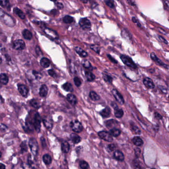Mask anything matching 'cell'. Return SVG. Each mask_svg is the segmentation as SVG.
Masks as SVG:
<instances>
[{
    "mask_svg": "<svg viewBox=\"0 0 169 169\" xmlns=\"http://www.w3.org/2000/svg\"><path fill=\"white\" fill-rule=\"evenodd\" d=\"M43 160L46 165H50L52 163V158L49 154H45L43 156Z\"/></svg>",
    "mask_w": 169,
    "mask_h": 169,
    "instance_id": "cell-33",
    "label": "cell"
},
{
    "mask_svg": "<svg viewBox=\"0 0 169 169\" xmlns=\"http://www.w3.org/2000/svg\"><path fill=\"white\" fill-rule=\"evenodd\" d=\"M143 84L145 87L149 89H152L155 88L154 83L152 79H151L149 77H146L143 79Z\"/></svg>",
    "mask_w": 169,
    "mask_h": 169,
    "instance_id": "cell-10",
    "label": "cell"
},
{
    "mask_svg": "<svg viewBox=\"0 0 169 169\" xmlns=\"http://www.w3.org/2000/svg\"><path fill=\"white\" fill-rule=\"evenodd\" d=\"M30 105L31 106L34 107V108H38L39 107L38 103L37 102V101L36 100H35V99L31 100L30 101Z\"/></svg>",
    "mask_w": 169,
    "mask_h": 169,
    "instance_id": "cell-39",
    "label": "cell"
},
{
    "mask_svg": "<svg viewBox=\"0 0 169 169\" xmlns=\"http://www.w3.org/2000/svg\"><path fill=\"white\" fill-rule=\"evenodd\" d=\"M82 2L83 3L86 4V3H87V2H88V1H82Z\"/></svg>",
    "mask_w": 169,
    "mask_h": 169,
    "instance_id": "cell-54",
    "label": "cell"
},
{
    "mask_svg": "<svg viewBox=\"0 0 169 169\" xmlns=\"http://www.w3.org/2000/svg\"><path fill=\"white\" fill-rule=\"evenodd\" d=\"M48 87L46 85L43 84L41 86L40 88L39 95L40 96L42 97H45L47 96V95L48 94Z\"/></svg>",
    "mask_w": 169,
    "mask_h": 169,
    "instance_id": "cell-17",
    "label": "cell"
},
{
    "mask_svg": "<svg viewBox=\"0 0 169 169\" xmlns=\"http://www.w3.org/2000/svg\"><path fill=\"white\" fill-rule=\"evenodd\" d=\"M2 58L0 57V64L2 63Z\"/></svg>",
    "mask_w": 169,
    "mask_h": 169,
    "instance_id": "cell-55",
    "label": "cell"
},
{
    "mask_svg": "<svg viewBox=\"0 0 169 169\" xmlns=\"http://www.w3.org/2000/svg\"><path fill=\"white\" fill-rule=\"evenodd\" d=\"M104 2L105 3L106 5L110 7L111 9H114L115 6V4H114V2L113 1H105Z\"/></svg>",
    "mask_w": 169,
    "mask_h": 169,
    "instance_id": "cell-38",
    "label": "cell"
},
{
    "mask_svg": "<svg viewBox=\"0 0 169 169\" xmlns=\"http://www.w3.org/2000/svg\"><path fill=\"white\" fill-rule=\"evenodd\" d=\"M79 166L81 169H89L90 167L87 162L82 160L79 162Z\"/></svg>",
    "mask_w": 169,
    "mask_h": 169,
    "instance_id": "cell-34",
    "label": "cell"
},
{
    "mask_svg": "<svg viewBox=\"0 0 169 169\" xmlns=\"http://www.w3.org/2000/svg\"><path fill=\"white\" fill-rule=\"evenodd\" d=\"M158 38L160 39V40L162 42H163L164 43L166 44V45H168V42L166 40V39H165L163 37H162V36H160V35H159L158 36Z\"/></svg>",
    "mask_w": 169,
    "mask_h": 169,
    "instance_id": "cell-48",
    "label": "cell"
},
{
    "mask_svg": "<svg viewBox=\"0 0 169 169\" xmlns=\"http://www.w3.org/2000/svg\"><path fill=\"white\" fill-rule=\"evenodd\" d=\"M99 136L103 140L107 142H111L113 141V138L110 133L106 131H101L98 132Z\"/></svg>",
    "mask_w": 169,
    "mask_h": 169,
    "instance_id": "cell-5",
    "label": "cell"
},
{
    "mask_svg": "<svg viewBox=\"0 0 169 169\" xmlns=\"http://www.w3.org/2000/svg\"><path fill=\"white\" fill-rule=\"evenodd\" d=\"M158 87H159L160 90L162 92H163V93H164V94H167V93L168 90H167V88L165 87V86H162V85H160V86H159Z\"/></svg>",
    "mask_w": 169,
    "mask_h": 169,
    "instance_id": "cell-41",
    "label": "cell"
},
{
    "mask_svg": "<svg viewBox=\"0 0 169 169\" xmlns=\"http://www.w3.org/2000/svg\"><path fill=\"white\" fill-rule=\"evenodd\" d=\"M70 146L68 142H63L61 145V150L65 153H68L69 151Z\"/></svg>",
    "mask_w": 169,
    "mask_h": 169,
    "instance_id": "cell-22",
    "label": "cell"
},
{
    "mask_svg": "<svg viewBox=\"0 0 169 169\" xmlns=\"http://www.w3.org/2000/svg\"><path fill=\"white\" fill-rule=\"evenodd\" d=\"M42 121L46 128L48 130H51L53 127V123H52V120H50L46 117H44L42 119Z\"/></svg>",
    "mask_w": 169,
    "mask_h": 169,
    "instance_id": "cell-13",
    "label": "cell"
},
{
    "mask_svg": "<svg viewBox=\"0 0 169 169\" xmlns=\"http://www.w3.org/2000/svg\"><path fill=\"white\" fill-rule=\"evenodd\" d=\"M29 146L31 151L34 155L37 154L38 151V144L35 138H31L29 141Z\"/></svg>",
    "mask_w": 169,
    "mask_h": 169,
    "instance_id": "cell-3",
    "label": "cell"
},
{
    "mask_svg": "<svg viewBox=\"0 0 169 169\" xmlns=\"http://www.w3.org/2000/svg\"><path fill=\"white\" fill-rule=\"evenodd\" d=\"M100 114L103 118H108L111 114L110 108L108 107H106L105 108L100 112Z\"/></svg>",
    "mask_w": 169,
    "mask_h": 169,
    "instance_id": "cell-19",
    "label": "cell"
},
{
    "mask_svg": "<svg viewBox=\"0 0 169 169\" xmlns=\"http://www.w3.org/2000/svg\"><path fill=\"white\" fill-rule=\"evenodd\" d=\"M69 126L74 132L80 133L83 130V126L81 123L77 120L72 121L69 124Z\"/></svg>",
    "mask_w": 169,
    "mask_h": 169,
    "instance_id": "cell-2",
    "label": "cell"
},
{
    "mask_svg": "<svg viewBox=\"0 0 169 169\" xmlns=\"http://www.w3.org/2000/svg\"><path fill=\"white\" fill-rule=\"evenodd\" d=\"M48 73L49 74V75L52 77H56V73L55 72V71L53 70V69H49L48 71Z\"/></svg>",
    "mask_w": 169,
    "mask_h": 169,
    "instance_id": "cell-46",
    "label": "cell"
},
{
    "mask_svg": "<svg viewBox=\"0 0 169 169\" xmlns=\"http://www.w3.org/2000/svg\"><path fill=\"white\" fill-rule=\"evenodd\" d=\"M89 96L90 98L94 101H98L100 99V96L96 92L94 91H91L89 92Z\"/></svg>",
    "mask_w": 169,
    "mask_h": 169,
    "instance_id": "cell-24",
    "label": "cell"
},
{
    "mask_svg": "<svg viewBox=\"0 0 169 169\" xmlns=\"http://www.w3.org/2000/svg\"><path fill=\"white\" fill-rule=\"evenodd\" d=\"M0 169H5V165L0 163Z\"/></svg>",
    "mask_w": 169,
    "mask_h": 169,
    "instance_id": "cell-52",
    "label": "cell"
},
{
    "mask_svg": "<svg viewBox=\"0 0 169 169\" xmlns=\"http://www.w3.org/2000/svg\"><path fill=\"white\" fill-rule=\"evenodd\" d=\"M1 156H2V153L1 152V151H0V157H1Z\"/></svg>",
    "mask_w": 169,
    "mask_h": 169,
    "instance_id": "cell-56",
    "label": "cell"
},
{
    "mask_svg": "<svg viewBox=\"0 0 169 169\" xmlns=\"http://www.w3.org/2000/svg\"><path fill=\"white\" fill-rule=\"evenodd\" d=\"M155 169V168H152V169Z\"/></svg>",
    "mask_w": 169,
    "mask_h": 169,
    "instance_id": "cell-57",
    "label": "cell"
},
{
    "mask_svg": "<svg viewBox=\"0 0 169 169\" xmlns=\"http://www.w3.org/2000/svg\"><path fill=\"white\" fill-rule=\"evenodd\" d=\"M112 93L115 97L116 101L118 102L120 104L123 105L125 103V100L124 97L122 96L120 92H119L116 89H113L112 90Z\"/></svg>",
    "mask_w": 169,
    "mask_h": 169,
    "instance_id": "cell-6",
    "label": "cell"
},
{
    "mask_svg": "<svg viewBox=\"0 0 169 169\" xmlns=\"http://www.w3.org/2000/svg\"><path fill=\"white\" fill-rule=\"evenodd\" d=\"M120 59L121 61L127 67L133 69H136L137 68V65L133 61L132 59L128 56L125 55H121L120 56Z\"/></svg>",
    "mask_w": 169,
    "mask_h": 169,
    "instance_id": "cell-1",
    "label": "cell"
},
{
    "mask_svg": "<svg viewBox=\"0 0 169 169\" xmlns=\"http://www.w3.org/2000/svg\"><path fill=\"white\" fill-rule=\"evenodd\" d=\"M74 50L75 51L76 53L80 57L82 58H86L88 56V53L87 52L83 50L82 48L79 47H76L74 48Z\"/></svg>",
    "mask_w": 169,
    "mask_h": 169,
    "instance_id": "cell-16",
    "label": "cell"
},
{
    "mask_svg": "<svg viewBox=\"0 0 169 169\" xmlns=\"http://www.w3.org/2000/svg\"><path fill=\"white\" fill-rule=\"evenodd\" d=\"M63 22L66 24H71L74 21V18L70 15H66L63 17Z\"/></svg>",
    "mask_w": 169,
    "mask_h": 169,
    "instance_id": "cell-31",
    "label": "cell"
},
{
    "mask_svg": "<svg viewBox=\"0 0 169 169\" xmlns=\"http://www.w3.org/2000/svg\"><path fill=\"white\" fill-rule=\"evenodd\" d=\"M0 5L2 7H8L10 5V3L8 1H0Z\"/></svg>",
    "mask_w": 169,
    "mask_h": 169,
    "instance_id": "cell-40",
    "label": "cell"
},
{
    "mask_svg": "<svg viewBox=\"0 0 169 169\" xmlns=\"http://www.w3.org/2000/svg\"><path fill=\"white\" fill-rule=\"evenodd\" d=\"M82 65L84 68L88 69L90 71H92L93 69V68L91 63H90V62L86 59H84L82 60Z\"/></svg>",
    "mask_w": 169,
    "mask_h": 169,
    "instance_id": "cell-23",
    "label": "cell"
},
{
    "mask_svg": "<svg viewBox=\"0 0 169 169\" xmlns=\"http://www.w3.org/2000/svg\"><path fill=\"white\" fill-rule=\"evenodd\" d=\"M15 14L19 16L21 19H24L25 18V15L21 10L19 9L18 8H15L14 10Z\"/></svg>",
    "mask_w": 169,
    "mask_h": 169,
    "instance_id": "cell-30",
    "label": "cell"
},
{
    "mask_svg": "<svg viewBox=\"0 0 169 169\" xmlns=\"http://www.w3.org/2000/svg\"><path fill=\"white\" fill-rule=\"evenodd\" d=\"M131 130L135 134L140 135L141 131L139 130V129L137 126H135L134 124L133 125H131Z\"/></svg>",
    "mask_w": 169,
    "mask_h": 169,
    "instance_id": "cell-36",
    "label": "cell"
},
{
    "mask_svg": "<svg viewBox=\"0 0 169 169\" xmlns=\"http://www.w3.org/2000/svg\"><path fill=\"white\" fill-rule=\"evenodd\" d=\"M121 131L120 130L116 129V128H113L110 131V134L113 136L114 137H118L121 135Z\"/></svg>",
    "mask_w": 169,
    "mask_h": 169,
    "instance_id": "cell-32",
    "label": "cell"
},
{
    "mask_svg": "<svg viewBox=\"0 0 169 169\" xmlns=\"http://www.w3.org/2000/svg\"><path fill=\"white\" fill-rule=\"evenodd\" d=\"M79 25L82 29L85 30L90 29L91 26L90 21L86 18L80 19L79 21Z\"/></svg>",
    "mask_w": 169,
    "mask_h": 169,
    "instance_id": "cell-4",
    "label": "cell"
},
{
    "mask_svg": "<svg viewBox=\"0 0 169 169\" xmlns=\"http://www.w3.org/2000/svg\"><path fill=\"white\" fill-rule=\"evenodd\" d=\"M62 88L63 90H65L67 92H72L74 90L73 85L71 83H69V82H66L65 84H63L62 85Z\"/></svg>",
    "mask_w": 169,
    "mask_h": 169,
    "instance_id": "cell-21",
    "label": "cell"
},
{
    "mask_svg": "<svg viewBox=\"0 0 169 169\" xmlns=\"http://www.w3.org/2000/svg\"><path fill=\"white\" fill-rule=\"evenodd\" d=\"M155 116L158 120H162L163 118L162 116H161L159 113H158L157 112L155 113Z\"/></svg>",
    "mask_w": 169,
    "mask_h": 169,
    "instance_id": "cell-49",
    "label": "cell"
},
{
    "mask_svg": "<svg viewBox=\"0 0 169 169\" xmlns=\"http://www.w3.org/2000/svg\"><path fill=\"white\" fill-rule=\"evenodd\" d=\"M40 64L41 66L44 68H48L50 65V62L48 59L43 58L40 60Z\"/></svg>",
    "mask_w": 169,
    "mask_h": 169,
    "instance_id": "cell-27",
    "label": "cell"
},
{
    "mask_svg": "<svg viewBox=\"0 0 169 169\" xmlns=\"http://www.w3.org/2000/svg\"><path fill=\"white\" fill-rule=\"evenodd\" d=\"M0 102H4L3 99L2 98V97H1V96H0Z\"/></svg>",
    "mask_w": 169,
    "mask_h": 169,
    "instance_id": "cell-53",
    "label": "cell"
},
{
    "mask_svg": "<svg viewBox=\"0 0 169 169\" xmlns=\"http://www.w3.org/2000/svg\"><path fill=\"white\" fill-rule=\"evenodd\" d=\"M70 138L74 144H78L81 141V138L75 133H72L70 135Z\"/></svg>",
    "mask_w": 169,
    "mask_h": 169,
    "instance_id": "cell-15",
    "label": "cell"
},
{
    "mask_svg": "<svg viewBox=\"0 0 169 169\" xmlns=\"http://www.w3.org/2000/svg\"><path fill=\"white\" fill-rule=\"evenodd\" d=\"M18 90L20 94L23 97H26L28 93V90L27 87L24 84H19L18 85Z\"/></svg>",
    "mask_w": 169,
    "mask_h": 169,
    "instance_id": "cell-11",
    "label": "cell"
},
{
    "mask_svg": "<svg viewBox=\"0 0 169 169\" xmlns=\"http://www.w3.org/2000/svg\"><path fill=\"white\" fill-rule=\"evenodd\" d=\"M150 57L151 58V59L157 65H159V66H161V67H162L164 68H166L167 69L169 68L168 65H167L165 64L164 63H163L160 59H159L156 56L155 54L154 53H151L150 54Z\"/></svg>",
    "mask_w": 169,
    "mask_h": 169,
    "instance_id": "cell-7",
    "label": "cell"
},
{
    "mask_svg": "<svg viewBox=\"0 0 169 169\" xmlns=\"http://www.w3.org/2000/svg\"><path fill=\"white\" fill-rule=\"evenodd\" d=\"M90 48L93 51H94L96 53L98 54H100V51H101V48L98 45L92 44L90 46Z\"/></svg>",
    "mask_w": 169,
    "mask_h": 169,
    "instance_id": "cell-35",
    "label": "cell"
},
{
    "mask_svg": "<svg viewBox=\"0 0 169 169\" xmlns=\"http://www.w3.org/2000/svg\"><path fill=\"white\" fill-rule=\"evenodd\" d=\"M132 142L134 143L135 145L137 146H141L143 144V141L142 139L138 136H135L132 139Z\"/></svg>",
    "mask_w": 169,
    "mask_h": 169,
    "instance_id": "cell-20",
    "label": "cell"
},
{
    "mask_svg": "<svg viewBox=\"0 0 169 169\" xmlns=\"http://www.w3.org/2000/svg\"><path fill=\"white\" fill-rule=\"evenodd\" d=\"M25 46V44L22 40H16L13 43L14 48L18 50H21L24 48Z\"/></svg>",
    "mask_w": 169,
    "mask_h": 169,
    "instance_id": "cell-9",
    "label": "cell"
},
{
    "mask_svg": "<svg viewBox=\"0 0 169 169\" xmlns=\"http://www.w3.org/2000/svg\"><path fill=\"white\" fill-rule=\"evenodd\" d=\"M73 81L75 85V86L77 87H80L81 85L82 82L80 79L78 77H75L73 78Z\"/></svg>",
    "mask_w": 169,
    "mask_h": 169,
    "instance_id": "cell-37",
    "label": "cell"
},
{
    "mask_svg": "<svg viewBox=\"0 0 169 169\" xmlns=\"http://www.w3.org/2000/svg\"><path fill=\"white\" fill-rule=\"evenodd\" d=\"M84 73H85V77L86 78L88 81L92 82L96 78L95 75L90 71H85Z\"/></svg>",
    "mask_w": 169,
    "mask_h": 169,
    "instance_id": "cell-18",
    "label": "cell"
},
{
    "mask_svg": "<svg viewBox=\"0 0 169 169\" xmlns=\"http://www.w3.org/2000/svg\"><path fill=\"white\" fill-rule=\"evenodd\" d=\"M135 156H136V157H139L140 156V154H141V150L140 148L136 147L135 148Z\"/></svg>",
    "mask_w": 169,
    "mask_h": 169,
    "instance_id": "cell-43",
    "label": "cell"
},
{
    "mask_svg": "<svg viewBox=\"0 0 169 169\" xmlns=\"http://www.w3.org/2000/svg\"><path fill=\"white\" fill-rule=\"evenodd\" d=\"M133 166L135 169H141L140 165L138 164V163L135 160H134L133 161Z\"/></svg>",
    "mask_w": 169,
    "mask_h": 169,
    "instance_id": "cell-45",
    "label": "cell"
},
{
    "mask_svg": "<svg viewBox=\"0 0 169 169\" xmlns=\"http://www.w3.org/2000/svg\"><path fill=\"white\" fill-rule=\"evenodd\" d=\"M103 78L105 82L108 83L109 84H112L113 82V77H112L111 75L107 74L106 73H103Z\"/></svg>",
    "mask_w": 169,
    "mask_h": 169,
    "instance_id": "cell-29",
    "label": "cell"
},
{
    "mask_svg": "<svg viewBox=\"0 0 169 169\" xmlns=\"http://www.w3.org/2000/svg\"><path fill=\"white\" fill-rule=\"evenodd\" d=\"M22 35L24 39L26 40H31L32 38V34L28 29H24L23 30Z\"/></svg>",
    "mask_w": 169,
    "mask_h": 169,
    "instance_id": "cell-28",
    "label": "cell"
},
{
    "mask_svg": "<svg viewBox=\"0 0 169 169\" xmlns=\"http://www.w3.org/2000/svg\"><path fill=\"white\" fill-rule=\"evenodd\" d=\"M108 149H109L110 151H113L115 150L116 147L115 144H109L108 145Z\"/></svg>",
    "mask_w": 169,
    "mask_h": 169,
    "instance_id": "cell-47",
    "label": "cell"
},
{
    "mask_svg": "<svg viewBox=\"0 0 169 169\" xmlns=\"http://www.w3.org/2000/svg\"><path fill=\"white\" fill-rule=\"evenodd\" d=\"M67 99L68 101L73 106L77 105V97L73 94H68L67 96Z\"/></svg>",
    "mask_w": 169,
    "mask_h": 169,
    "instance_id": "cell-12",
    "label": "cell"
},
{
    "mask_svg": "<svg viewBox=\"0 0 169 169\" xmlns=\"http://www.w3.org/2000/svg\"><path fill=\"white\" fill-rule=\"evenodd\" d=\"M131 20H132V21L133 23H135V24H136V25H137V26H138L139 27H141V24H140V23L139 22L138 20L136 19V18L134 17V16H133V17H132V19H131Z\"/></svg>",
    "mask_w": 169,
    "mask_h": 169,
    "instance_id": "cell-42",
    "label": "cell"
},
{
    "mask_svg": "<svg viewBox=\"0 0 169 169\" xmlns=\"http://www.w3.org/2000/svg\"><path fill=\"white\" fill-rule=\"evenodd\" d=\"M126 2L129 4L130 5H131L132 6H135V1H132V0H129V1H126Z\"/></svg>",
    "mask_w": 169,
    "mask_h": 169,
    "instance_id": "cell-50",
    "label": "cell"
},
{
    "mask_svg": "<svg viewBox=\"0 0 169 169\" xmlns=\"http://www.w3.org/2000/svg\"><path fill=\"white\" fill-rule=\"evenodd\" d=\"M41 118L38 113H36L34 118V123L33 126L34 128L38 132L40 131V127H41Z\"/></svg>",
    "mask_w": 169,
    "mask_h": 169,
    "instance_id": "cell-8",
    "label": "cell"
},
{
    "mask_svg": "<svg viewBox=\"0 0 169 169\" xmlns=\"http://www.w3.org/2000/svg\"><path fill=\"white\" fill-rule=\"evenodd\" d=\"M114 114L116 117L118 118H121L124 116V113L123 109H120L118 107H117L115 108H114Z\"/></svg>",
    "mask_w": 169,
    "mask_h": 169,
    "instance_id": "cell-25",
    "label": "cell"
},
{
    "mask_svg": "<svg viewBox=\"0 0 169 169\" xmlns=\"http://www.w3.org/2000/svg\"><path fill=\"white\" fill-rule=\"evenodd\" d=\"M107 57L108 58L109 60L111 62H112V63H116V64L118 63V61H116L114 58H113V57H112L111 55H109V54H108V55H107Z\"/></svg>",
    "mask_w": 169,
    "mask_h": 169,
    "instance_id": "cell-44",
    "label": "cell"
},
{
    "mask_svg": "<svg viewBox=\"0 0 169 169\" xmlns=\"http://www.w3.org/2000/svg\"><path fill=\"white\" fill-rule=\"evenodd\" d=\"M56 5L59 9H63V5L61 3H57V4Z\"/></svg>",
    "mask_w": 169,
    "mask_h": 169,
    "instance_id": "cell-51",
    "label": "cell"
},
{
    "mask_svg": "<svg viewBox=\"0 0 169 169\" xmlns=\"http://www.w3.org/2000/svg\"><path fill=\"white\" fill-rule=\"evenodd\" d=\"M113 157L115 159L119 161H123L125 159L124 155L119 150H116L114 152L113 154Z\"/></svg>",
    "mask_w": 169,
    "mask_h": 169,
    "instance_id": "cell-14",
    "label": "cell"
},
{
    "mask_svg": "<svg viewBox=\"0 0 169 169\" xmlns=\"http://www.w3.org/2000/svg\"><path fill=\"white\" fill-rule=\"evenodd\" d=\"M9 82V78L5 73L0 74V83L3 85H6Z\"/></svg>",
    "mask_w": 169,
    "mask_h": 169,
    "instance_id": "cell-26",
    "label": "cell"
}]
</instances>
